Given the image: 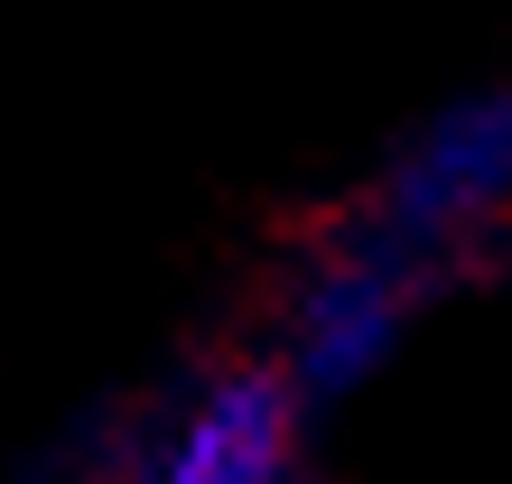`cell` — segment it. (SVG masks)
Returning <instances> with one entry per match:
<instances>
[{"mask_svg":"<svg viewBox=\"0 0 512 484\" xmlns=\"http://www.w3.org/2000/svg\"><path fill=\"white\" fill-rule=\"evenodd\" d=\"M438 289H447L438 270H419L410 252H391L382 233H364L345 215L326 242H308V261L289 270L280 326H270L261 354L308 391V410H336V401H354L364 382H382L391 363H401L410 326L429 317Z\"/></svg>","mask_w":512,"mask_h":484,"instance_id":"2","label":"cell"},{"mask_svg":"<svg viewBox=\"0 0 512 484\" xmlns=\"http://www.w3.org/2000/svg\"><path fill=\"white\" fill-rule=\"evenodd\" d=\"M308 391L270 354H233L177 382L122 438L103 484H308Z\"/></svg>","mask_w":512,"mask_h":484,"instance_id":"3","label":"cell"},{"mask_svg":"<svg viewBox=\"0 0 512 484\" xmlns=\"http://www.w3.org/2000/svg\"><path fill=\"white\" fill-rule=\"evenodd\" d=\"M354 224L438 280L475 270L485 242L512 224V84H475V94H447L438 112H419L364 177Z\"/></svg>","mask_w":512,"mask_h":484,"instance_id":"1","label":"cell"}]
</instances>
